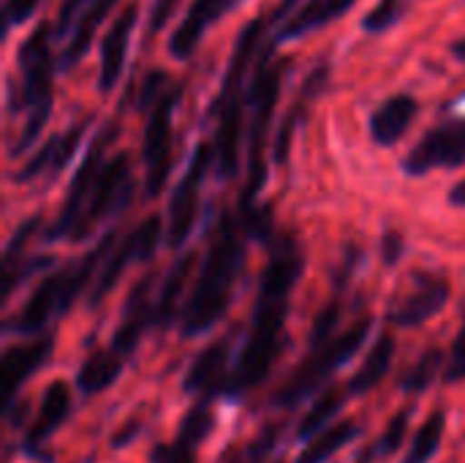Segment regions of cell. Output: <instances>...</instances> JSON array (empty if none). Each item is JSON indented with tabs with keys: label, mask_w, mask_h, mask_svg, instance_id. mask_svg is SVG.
Instances as JSON below:
<instances>
[{
	"label": "cell",
	"mask_w": 465,
	"mask_h": 463,
	"mask_svg": "<svg viewBox=\"0 0 465 463\" xmlns=\"http://www.w3.org/2000/svg\"><path fill=\"white\" fill-rule=\"evenodd\" d=\"M373 327V317H360L357 322L349 325V330H343L341 336H335L332 341H327L319 349H311L308 360L289 377V382L272 396V407L278 409H294L300 407L305 398H311L338 368H343L365 344L368 333Z\"/></svg>",
	"instance_id": "obj_6"
},
{
	"label": "cell",
	"mask_w": 465,
	"mask_h": 463,
	"mask_svg": "<svg viewBox=\"0 0 465 463\" xmlns=\"http://www.w3.org/2000/svg\"><path fill=\"white\" fill-rule=\"evenodd\" d=\"M153 284H155V273L150 270V273H144V276L131 287V292H128V297H125V308H123L120 325H117V330H114V336H112V344H109L123 360H128V357L136 352V347H139L144 330L153 325V317H155Z\"/></svg>",
	"instance_id": "obj_16"
},
{
	"label": "cell",
	"mask_w": 465,
	"mask_h": 463,
	"mask_svg": "<svg viewBox=\"0 0 465 463\" xmlns=\"http://www.w3.org/2000/svg\"><path fill=\"white\" fill-rule=\"evenodd\" d=\"M351 396L346 393V388L341 390V388H330L327 393H322L319 398H316V404L308 409V415L302 418V423H300V428H297V439H316V434H322V431H327V423H332V418L346 407V401H349Z\"/></svg>",
	"instance_id": "obj_31"
},
{
	"label": "cell",
	"mask_w": 465,
	"mask_h": 463,
	"mask_svg": "<svg viewBox=\"0 0 465 463\" xmlns=\"http://www.w3.org/2000/svg\"><path fill=\"white\" fill-rule=\"evenodd\" d=\"M444 434H447V412L439 407L433 409L425 423L420 426V431L414 434L411 445H409V453L403 463H430L436 458V453L441 450V442H444Z\"/></svg>",
	"instance_id": "obj_30"
},
{
	"label": "cell",
	"mask_w": 465,
	"mask_h": 463,
	"mask_svg": "<svg viewBox=\"0 0 465 463\" xmlns=\"http://www.w3.org/2000/svg\"><path fill=\"white\" fill-rule=\"evenodd\" d=\"M444 368H447V355H444V349L430 347V349H425V352L417 357V363L403 374L401 390H403L406 396H420V393H425L439 377H444Z\"/></svg>",
	"instance_id": "obj_32"
},
{
	"label": "cell",
	"mask_w": 465,
	"mask_h": 463,
	"mask_svg": "<svg viewBox=\"0 0 465 463\" xmlns=\"http://www.w3.org/2000/svg\"><path fill=\"white\" fill-rule=\"evenodd\" d=\"M373 458H376V450H373V448H368V450L357 458V463H373Z\"/></svg>",
	"instance_id": "obj_50"
},
{
	"label": "cell",
	"mask_w": 465,
	"mask_h": 463,
	"mask_svg": "<svg viewBox=\"0 0 465 463\" xmlns=\"http://www.w3.org/2000/svg\"><path fill=\"white\" fill-rule=\"evenodd\" d=\"M450 52H452V57H455V60L465 63V38H458V41H452V44H450Z\"/></svg>",
	"instance_id": "obj_49"
},
{
	"label": "cell",
	"mask_w": 465,
	"mask_h": 463,
	"mask_svg": "<svg viewBox=\"0 0 465 463\" xmlns=\"http://www.w3.org/2000/svg\"><path fill=\"white\" fill-rule=\"evenodd\" d=\"M120 134V123L117 117L109 120L90 142L79 169L74 172L71 177V186H68V194H65V202L57 213V218L52 221V226L46 229V240H60V237H71V232L76 229L87 202H90V194H93V186L104 169V156H106V147L117 139Z\"/></svg>",
	"instance_id": "obj_8"
},
{
	"label": "cell",
	"mask_w": 465,
	"mask_h": 463,
	"mask_svg": "<svg viewBox=\"0 0 465 463\" xmlns=\"http://www.w3.org/2000/svg\"><path fill=\"white\" fill-rule=\"evenodd\" d=\"M174 79H172V74L169 71H163V68H153V71H147L144 74V79H142V85H139V93H136V109L144 115L166 90H169V85H172Z\"/></svg>",
	"instance_id": "obj_37"
},
{
	"label": "cell",
	"mask_w": 465,
	"mask_h": 463,
	"mask_svg": "<svg viewBox=\"0 0 465 463\" xmlns=\"http://www.w3.org/2000/svg\"><path fill=\"white\" fill-rule=\"evenodd\" d=\"M52 349H54V336H41L30 344L5 349L0 363V396L5 412L16 404V393L22 390V385L52 357Z\"/></svg>",
	"instance_id": "obj_20"
},
{
	"label": "cell",
	"mask_w": 465,
	"mask_h": 463,
	"mask_svg": "<svg viewBox=\"0 0 465 463\" xmlns=\"http://www.w3.org/2000/svg\"><path fill=\"white\" fill-rule=\"evenodd\" d=\"M49 265H54V257H35V259H19V262H11V265H3V267H5L3 300H8L11 292H14L22 281H27L33 273H38V270H44V267H49Z\"/></svg>",
	"instance_id": "obj_38"
},
{
	"label": "cell",
	"mask_w": 465,
	"mask_h": 463,
	"mask_svg": "<svg viewBox=\"0 0 465 463\" xmlns=\"http://www.w3.org/2000/svg\"><path fill=\"white\" fill-rule=\"evenodd\" d=\"M341 317H343V303L341 297L335 295L330 303H324V308L319 311L316 322H313V330H311V349H319L324 347L327 341L335 338V330L341 325Z\"/></svg>",
	"instance_id": "obj_35"
},
{
	"label": "cell",
	"mask_w": 465,
	"mask_h": 463,
	"mask_svg": "<svg viewBox=\"0 0 465 463\" xmlns=\"http://www.w3.org/2000/svg\"><path fill=\"white\" fill-rule=\"evenodd\" d=\"M54 44V22L41 19L30 35L16 49V65H19V98L16 109L25 115L22 131L11 147V156L27 153L38 136L44 134L52 106H54V74H57V57L52 55Z\"/></svg>",
	"instance_id": "obj_5"
},
{
	"label": "cell",
	"mask_w": 465,
	"mask_h": 463,
	"mask_svg": "<svg viewBox=\"0 0 465 463\" xmlns=\"http://www.w3.org/2000/svg\"><path fill=\"white\" fill-rule=\"evenodd\" d=\"M242 0H191L188 11L183 14L180 25L172 30L169 41H166V52L169 57L185 63L193 57V52L199 49L204 33L221 22L226 14H232Z\"/></svg>",
	"instance_id": "obj_15"
},
{
	"label": "cell",
	"mask_w": 465,
	"mask_h": 463,
	"mask_svg": "<svg viewBox=\"0 0 465 463\" xmlns=\"http://www.w3.org/2000/svg\"><path fill=\"white\" fill-rule=\"evenodd\" d=\"M275 463H286V461H275Z\"/></svg>",
	"instance_id": "obj_51"
},
{
	"label": "cell",
	"mask_w": 465,
	"mask_h": 463,
	"mask_svg": "<svg viewBox=\"0 0 465 463\" xmlns=\"http://www.w3.org/2000/svg\"><path fill=\"white\" fill-rule=\"evenodd\" d=\"M395 336L392 333H381L379 338H376V344L371 347V352L365 355V360H362V366L357 368V374L349 379V385H346V393L351 396V398H360V396H365V393H371V390H376L384 379H387V374H390V368H392V360H395Z\"/></svg>",
	"instance_id": "obj_26"
},
{
	"label": "cell",
	"mask_w": 465,
	"mask_h": 463,
	"mask_svg": "<svg viewBox=\"0 0 465 463\" xmlns=\"http://www.w3.org/2000/svg\"><path fill=\"white\" fill-rule=\"evenodd\" d=\"M185 96V82H172L169 90L144 112V136H142V161L147 169L144 196L155 199L172 172V120L174 109Z\"/></svg>",
	"instance_id": "obj_7"
},
{
	"label": "cell",
	"mask_w": 465,
	"mask_h": 463,
	"mask_svg": "<svg viewBox=\"0 0 465 463\" xmlns=\"http://www.w3.org/2000/svg\"><path fill=\"white\" fill-rule=\"evenodd\" d=\"M360 431H362V428H360V423H354V420H343V423H338V426L322 431L316 439H311V442L305 445V450L300 453L297 463H324L327 458H332L338 450H343L349 442H354V439L360 437Z\"/></svg>",
	"instance_id": "obj_29"
},
{
	"label": "cell",
	"mask_w": 465,
	"mask_h": 463,
	"mask_svg": "<svg viewBox=\"0 0 465 463\" xmlns=\"http://www.w3.org/2000/svg\"><path fill=\"white\" fill-rule=\"evenodd\" d=\"M465 164V115L450 117L425 131V136L406 153L403 172L422 177L433 169H458Z\"/></svg>",
	"instance_id": "obj_12"
},
{
	"label": "cell",
	"mask_w": 465,
	"mask_h": 463,
	"mask_svg": "<svg viewBox=\"0 0 465 463\" xmlns=\"http://www.w3.org/2000/svg\"><path fill=\"white\" fill-rule=\"evenodd\" d=\"M403 251H406L403 235L398 229H387L384 237H381V259H384V265L387 267H395L401 262Z\"/></svg>",
	"instance_id": "obj_46"
},
{
	"label": "cell",
	"mask_w": 465,
	"mask_h": 463,
	"mask_svg": "<svg viewBox=\"0 0 465 463\" xmlns=\"http://www.w3.org/2000/svg\"><path fill=\"white\" fill-rule=\"evenodd\" d=\"M278 44L275 38L267 41L262 49L245 96L248 128H245V183L240 194V213L256 207V196L267 186V134L272 123L275 104L281 98L283 76L292 65V57H275Z\"/></svg>",
	"instance_id": "obj_4"
},
{
	"label": "cell",
	"mask_w": 465,
	"mask_h": 463,
	"mask_svg": "<svg viewBox=\"0 0 465 463\" xmlns=\"http://www.w3.org/2000/svg\"><path fill=\"white\" fill-rule=\"evenodd\" d=\"M447 385H458L465 382V306H463V319H460V330L452 341V349L447 355V368L441 377Z\"/></svg>",
	"instance_id": "obj_41"
},
{
	"label": "cell",
	"mask_w": 465,
	"mask_h": 463,
	"mask_svg": "<svg viewBox=\"0 0 465 463\" xmlns=\"http://www.w3.org/2000/svg\"><path fill=\"white\" fill-rule=\"evenodd\" d=\"M131 199H134L131 156L128 153H114L104 164V169H101V175H98V180L93 186L90 202H87V207H84V213H82V218H79V224H76V229L71 232L68 240H74V243L87 240V235L95 229V224H101L109 216L123 213L131 205Z\"/></svg>",
	"instance_id": "obj_9"
},
{
	"label": "cell",
	"mask_w": 465,
	"mask_h": 463,
	"mask_svg": "<svg viewBox=\"0 0 465 463\" xmlns=\"http://www.w3.org/2000/svg\"><path fill=\"white\" fill-rule=\"evenodd\" d=\"M117 3H120V0H90V3L82 8V14H79V19L74 22V30H71V35H68L63 52L57 55V71L65 74V71H71V68H76V65L82 63V57L87 55V49H90V44H93V38H95V33H98V27H101L104 19L117 8Z\"/></svg>",
	"instance_id": "obj_24"
},
{
	"label": "cell",
	"mask_w": 465,
	"mask_h": 463,
	"mask_svg": "<svg viewBox=\"0 0 465 463\" xmlns=\"http://www.w3.org/2000/svg\"><path fill=\"white\" fill-rule=\"evenodd\" d=\"M450 205H452V207H465V180H458V183L450 188Z\"/></svg>",
	"instance_id": "obj_48"
},
{
	"label": "cell",
	"mask_w": 465,
	"mask_h": 463,
	"mask_svg": "<svg viewBox=\"0 0 465 463\" xmlns=\"http://www.w3.org/2000/svg\"><path fill=\"white\" fill-rule=\"evenodd\" d=\"M357 0H305L297 14L289 16V22L283 27L275 30V44H286L294 38H302L313 30H322L327 25H332L335 19H341L349 8H354Z\"/></svg>",
	"instance_id": "obj_25"
},
{
	"label": "cell",
	"mask_w": 465,
	"mask_h": 463,
	"mask_svg": "<svg viewBox=\"0 0 465 463\" xmlns=\"http://www.w3.org/2000/svg\"><path fill=\"white\" fill-rule=\"evenodd\" d=\"M275 27L270 14L267 16H253L248 19L232 46L221 90L213 101V115L218 117V131H215V164L218 175L223 180H232L240 172V145H242V117H245V96H248V82L253 74V65L272 38Z\"/></svg>",
	"instance_id": "obj_2"
},
{
	"label": "cell",
	"mask_w": 465,
	"mask_h": 463,
	"mask_svg": "<svg viewBox=\"0 0 465 463\" xmlns=\"http://www.w3.org/2000/svg\"><path fill=\"white\" fill-rule=\"evenodd\" d=\"M332 82V63L327 57H322L311 71L308 76L302 79L294 101L289 104V109L283 112V120L278 126V134H275V142H272V164L275 166H286L289 164V156H292V145H294V136H297V128L308 120L313 104L327 93Z\"/></svg>",
	"instance_id": "obj_13"
},
{
	"label": "cell",
	"mask_w": 465,
	"mask_h": 463,
	"mask_svg": "<svg viewBox=\"0 0 465 463\" xmlns=\"http://www.w3.org/2000/svg\"><path fill=\"white\" fill-rule=\"evenodd\" d=\"M414 0H379L360 22L365 35H384L387 30H392L395 25L403 22V16L409 14Z\"/></svg>",
	"instance_id": "obj_34"
},
{
	"label": "cell",
	"mask_w": 465,
	"mask_h": 463,
	"mask_svg": "<svg viewBox=\"0 0 465 463\" xmlns=\"http://www.w3.org/2000/svg\"><path fill=\"white\" fill-rule=\"evenodd\" d=\"M150 463H199L196 461V456H193V450L191 448H185V445H180L177 439L174 442H161V445H155L153 450H150Z\"/></svg>",
	"instance_id": "obj_42"
},
{
	"label": "cell",
	"mask_w": 465,
	"mask_h": 463,
	"mask_svg": "<svg viewBox=\"0 0 465 463\" xmlns=\"http://www.w3.org/2000/svg\"><path fill=\"white\" fill-rule=\"evenodd\" d=\"M63 289H65V267L41 278L38 287L33 289V295L22 303V308L5 322V327L19 336L41 333L52 317H60Z\"/></svg>",
	"instance_id": "obj_21"
},
{
	"label": "cell",
	"mask_w": 465,
	"mask_h": 463,
	"mask_svg": "<svg viewBox=\"0 0 465 463\" xmlns=\"http://www.w3.org/2000/svg\"><path fill=\"white\" fill-rule=\"evenodd\" d=\"M125 360L109 347V349H98L93 352L76 371V388L82 396H98L106 388H112L120 374H123Z\"/></svg>",
	"instance_id": "obj_28"
},
{
	"label": "cell",
	"mask_w": 465,
	"mask_h": 463,
	"mask_svg": "<svg viewBox=\"0 0 465 463\" xmlns=\"http://www.w3.org/2000/svg\"><path fill=\"white\" fill-rule=\"evenodd\" d=\"M278 437H281V423H272V426H267V428L256 437V442H253L251 448L240 450L234 458H226L223 463H262L264 461V456L275 448Z\"/></svg>",
	"instance_id": "obj_39"
},
{
	"label": "cell",
	"mask_w": 465,
	"mask_h": 463,
	"mask_svg": "<svg viewBox=\"0 0 465 463\" xmlns=\"http://www.w3.org/2000/svg\"><path fill=\"white\" fill-rule=\"evenodd\" d=\"M215 164V147L210 142H199L191 153V161L177 180L172 199H169V221H166V246L183 248L193 232L196 210H199V194L204 186V177L210 166Z\"/></svg>",
	"instance_id": "obj_10"
},
{
	"label": "cell",
	"mask_w": 465,
	"mask_h": 463,
	"mask_svg": "<svg viewBox=\"0 0 465 463\" xmlns=\"http://www.w3.org/2000/svg\"><path fill=\"white\" fill-rule=\"evenodd\" d=\"M71 415V388L63 382V379H54L46 385L44 390V398H41V407H38V415L33 420V426L27 428L25 434V442H22V453L33 461L46 463L49 456L44 453V445L49 442V437L65 426Z\"/></svg>",
	"instance_id": "obj_18"
},
{
	"label": "cell",
	"mask_w": 465,
	"mask_h": 463,
	"mask_svg": "<svg viewBox=\"0 0 465 463\" xmlns=\"http://www.w3.org/2000/svg\"><path fill=\"white\" fill-rule=\"evenodd\" d=\"M452 297V287L447 278L436 276V273H417L411 281V289L387 311V322L398 330H409V327H420L425 322H430L436 314H441L447 308Z\"/></svg>",
	"instance_id": "obj_14"
},
{
	"label": "cell",
	"mask_w": 465,
	"mask_h": 463,
	"mask_svg": "<svg viewBox=\"0 0 465 463\" xmlns=\"http://www.w3.org/2000/svg\"><path fill=\"white\" fill-rule=\"evenodd\" d=\"M302 273H305V254L300 240L292 232H278L270 240V257L259 278V295H256L248 338L242 344L234 371L223 382L221 398L229 401L245 398L270 377L286 344L292 292L302 278Z\"/></svg>",
	"instance_id": "obj_1"
},
{
	"label": "cell",
	"mask_w": 465,
	"mask_h": 463,
	"mask_svg": "<svg viewBox=\"0 0 465 463\" xmlns=\"http://www.w3.org/2000/svg\"><path fill=\"white\" fill-rule=\"evenodd\" d=\"M38 229H41V216H30V218H25V221H22V224L14 229L11 240L5 243V257H3V265H11V262H19V259H25L22 254H25V248H27L30 237H33Z\"/></svg>",
	"instance_id": "obj_40"
},
{
	"label": "cell",
	"mask_w": 465,
	"mask_h": 463,
	"mask_svg": "<svg viewBox=\"0 0 465 463\" xmlns=\"http://www.w3.org/2000/svg\"><path fill=\"white\" fill-rule=\"evenodd\" d=\"M245 232L240 226V218L232 210H223L215 235L210 240L207 257L202 262V270L196 276V287L183 306L180 317V336L196 338L207 330H213L229 311L234 281L242 273L245 262Z\"/></svg>",
	"instance_id": "obj_3"
},
{
	"label": "cell",
	"mask_w": 465,
	"mask_h": 463,
	"mask_svg": "<svg viewBox=\"0 0 465 463\" xmlns=\"http://www.w3.org/2000/svg\"><path fill=\"white\" fill-rule=\"evenodd\" d=\"M213 431H215V415H213V409H210L204 401H199V404L191 407V409L185 412V418L180 420L177 442L185 445V448H191V450H196L199 445L207 442V437H210Z\"/></svg>",
	"instance_id": "obj_33"
},
{
	"label": "cell",
	"mask_w": 465,
	"mask_h": 463,
	"mask_svg": "<svg viewBox=\"0 0 465 463\" xmlns=\"http://www.w3.org/2000/svg\"><path fill=\"white\" fill-rule=\"evenodd\" d=\"M161 235H163L161 216H147L139 226H134L125 235V240L117 243V248L109 254L104 267L98 270V278H95V284L90 287V295H87V306L98 308L104 303V297L117 287V281L123 278V273H125V267L131 262H153V257L158 251V243H161Z\"/></svg>",
	"instance_id": "obj_11"
},
{
	"label": "cell",
	"mask_w": 465,
	"mask_h": 463,
	"mask_svg": "<svg viewBox=\"0 0 465 463\" xmlns=\"http://www.w3.org/2000/svg\"><path fill=\"white\" fill-rule=\"evenodd\" d=\"M139 431H142V420H139V418H131V420H125V426L112 437L109 445H112L114 450H123V448H128V445L139 437Z\"/></svg>",
	"instance_id": "obj_47"
},
{
	"label": "cell",
	"mask_w": 465,
	"mask_h": 463,
	"mask_svg": "<svg viewBox=\"0 0 465 463\" xmlns=\"http://www.w3.org/2000/svg\"><path fill=\"white\" fill-rule=\"evenodd\" d=\"M90 123H93V115L76 120L68 131L52 134V136H49V139H46V142L22 164V169L14 175V180H16V183H30V180H35V177H44V175H49V177L60 175V172L68 166V161L74 158V153L79 150V145H82V139H84Z\"/></svg>",
	"instance_id": "obj_17"
},
{
	"label": "cell",
	"mask_w": 465,
	"mask_h": 463,
	"mask_svg": "<svg viewBox=\"0 0 465 463\" xmlns=\"http://www.w3.org/2000/svg\"><path fill=\"white\" fill-rule=\"evenodd\" d=\"M44 0H3V14H5V33L14 30L16 25L27 22Z\"/></svg>",
	"instance_id": "obj_44"
},
{
	"label": "cell",
	"mask_w": 465,
	"mask_h": 463,
	"mask_svg": "<svg viewBox=\"0 0 465 463\" xmlns=\"http://www.w3.org/2000/svg\"><path fill=\"white\" fill-rule=\"evenodd\" d=\"M193 262H196V254L188 251V254H183V257L172 265V270L166 273V278H163V284H161V289H158V297H155V317H153V325H155L158 330H169V327L174 325V319H177V303H180L183 287H185V281H188V276H191V270H193Z\"/></svg>",
	"instance_id": "obj_27"
},
{
	"label": "cell",
	"mask_w": 465,
	"mask_h": 463,
	"mask_svg": "<svg viewBox=\"0 0 465 463\" xmlns=\"http://www.w3.org/2000/svg\"><path fill=\"white\" fill-rule=\"evenodd\" d=\"M82 8H84V0H63V3H60L57 19H54V41H57V38L71 35L74 22L79 19Z\"/></svg>",
	"instance_id": "obj_45"
},
{
	"label": "cell",
	"mask_w": 465,
	"mask_h": 463,
	"mask_svg": "<svg viewBox=\"0 0 465 463\" xmlns=\"http://www.w3.org/2000/svg\"><path fill=\"white\" fill-rule=\"evenodd\" d=\"M409 420H411V407H403L390 423H387V428H384V434L379 437V442H376V458L379 456H392V453H398L401 450V445H403V439H406V434H409Z\"/></svg>",
	"instance_id": "obj_36"
},
{
	"label": "cell",
	"mask_w": 465,
	"mask_h": 463,
	"mask_svg": "<svg viewBox=\"0 0 465 463\" xmlns=\"http://www.w3.org/2000/svg\"><path fill=\"white\" fill-rule=\"evenodd\" d=\"M226 366H229V341H213L188 368L183 379V390L188 396H202L204 404L221 396L223 382H226Z\"/></svg>",
	"instance_id": "obj_23"
},
{
	"label": "cell",
	"mask_w": 465,
	"mask_h": 463,
	"mask_svg": "<svg viewBox=\"0 0 465 463\" xmlns=\"http://www.w3.org/2000/svg\"><path fill=\"white\" fill-rule=\"evenodd\" d=\"M139 22V0H131L128 5H123L120 14H114L109 30L101 38V68H98V90L104 96H109L114 90V85L123 76L125 68V57H128V44H131V33Z\"/></svg>",
	"instance_id": "obj_19"
},
{
	"label": "cell",
	"mask_w": 465,
	"mask_h": 463,
	"mask_svg": "<svg viewBox=\"0 0 465 463\" xmlns=\"http://www.w3.org/2000/svg\"><path fill=\"white\" fill-rule=\"evenodd\" d=\"M177 5H180V0H153V8H150V14H147V27H144V35H147V38L158 35V33L166 27V22L174 16Z\"/></svg>",
	"instance_id": "obj_43"
},
{
	"label": "cell",
	"mask_w": 465,
	"mask_h": 463,
	"mask_svg": "<svg viewBox=\"0 0 465 463\" xmlns=\"http://www.w3.org/2000/svg\"><path fill=\"white\" fill-rule=\"evenodd\" d=\"M420 115V101L411 93H395L390 98H384L368 120V134L373 139V145L379 147H392L398 145L406 131L411 128V123Z\"/></svg>",
	"instance_id": "obj_22"
}]
</instances>
